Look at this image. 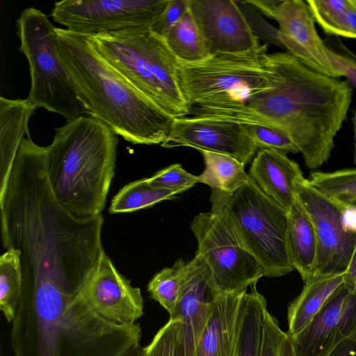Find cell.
Wrapping results in <instances>:
<instances>
[{
    "mask_svg": "<svg viewBox=\"0 0 356 356\" xmlns=\"http://www.w3.org/2000/svg\"><path fill=\"white\" fill-rule=\"evenodd\" d=\"M346 283L349 290L343 301L337 324L339 343L356 330V286Z\"/></svg>",
    "mask_w": 356,
    "mask_h": 356,
    "instance_id": "obj_35",
    "label": "cell"
},
{
    "mask_svg": "<svg viewBox=\"0 0 356 356\" xmlns=\"http://www.w3.org/2000/svg\"><path fill=\"white\" fill-rule=\"evenodd\" d=\"M257 148L270 149L296 154L298 149L282 129L259 123L243 124Z\"/></svg>",
    "mask_w": 356,
    "mask_h": 356,
    "instance_id": "obj_31",
    "label": "cell"
},
{
    "mask_svg": "<svg viewBox=\"0 0 356 356\" xmlns=\"http://www.w3.org/2000/svg\"><path fill=\"white\" fill-rule=\"evenodd\" d=\"M354 3L356 4V0H353Z\"/></svg>",
    "mask_w": 356,
    "mask_h": 356,
    "instance_id": "obj_46",
    "label": "cell"
},
{
    "mask_svg": "<svg viewBox=\"0 0 356 356\" xmlns=\"http://www.w3.org/2000/svg\"><path fill=\"white\" fill-rule=\"evenodd\" d=\"M181 323V320L170 319L150 343L142 348L140 356H180Z\"/></svg>",
    "mask_w": 356,
    "mask_h": 356,
    "instance_id": "obj_32",
    "label": "cell"
},
{
    "mask_svg": "<svg viewBox=\"0 0 356 356\" xmlns=\"http://www.w3.org/2000/svg\"><path fill=\"white\" fill-rule=\"evenodd\" d=\"M169 0H63L55 2L53 20L66 29L94 35L151 27Z\"/></svg>",
    "mask_w": 356,
    "mask_h": 356,
    "instance_id": "obj_11",
    "label": "cell"
},
{
    "mask_svg": "<svg viewBox=\"0 0 356 356\" xmlns=\"http://www.w3.org/2000/svg\"><path fill=\"white\" fill-rule=\"evenodd\" d=\"M221 213L259 264L264 277H282L294 270L288 250V212L251 178L232 195Z\"/></svg>",
    "mask_w": 356,
    "mask_h": 356,
    "instance_id": "obj_8",
    "label": "cell"
},
{
    "mask_svg": "<svg viewBox=\"0 0 356 356\" xmlns=\"http://www.w3.org/2000/svg\"><path fill=\"white\" fill-rule=\"evenodd\" d=\"M315 189L346 206L356 200V168L312 172L307 179Z\"/></svg>",
    "mask_w": 356,
    "mask_h": 356,
    "instance_id": "obj_28",
    "label": "cell"
},
{
    "mask_svg": "<svg viewBox=\"0 0 356 356\" xmlns=\"http://www.w3.org/2000/svg\"><path fill=\"white\" fill-rule=\"evenodd\" d=\"M149 182L154 187L181 193L199 183V177L185 170L181 165L175 163L156 172L149 178Z\"/></svg>",
    "mask_w": 356,
    "mask_h": 356,
    "instance_id": "obj_33",
    "label": "cell"
},
{
    "mask_svg": "<svg viewBox=\"0 0 356 356\" xmlns=\"http://www.w3.org/2000/svg\"><path fill=\"white\" fill-rule=\"evenodd\" d=\"M249 175L257 186L287 212L296 200V186L304 178L298 164L286 153L259 149L251 164Z\"/></svg>",
    "mask_w": 356,
    "mask_h": 356,
    "instance_id": "obj_18",
    "label": "cell"
},
{
    "mask_svg": "<svg viewBox=\"0 0 356 356\" xmlns=\"http://www.w3.org/2000/svg\"><path fill=\"white\" fill-rule=\"evenodd\" d=\"M22 275L18 252L8 249L0 257V309L11 323L20 298Z\"/></svg>",
    "mask_w": 356,
    "mask_h": 356,
    "instance_id": "obj_27",
    "label": "cell"
},
{
    "mask_svg": "<svg viewBox=\"0 0 356 356\" xmlns=\"http://www.w3.org/2000/svg\"><path fill=\"white\" fill-rule=\"evenodd\" d=\"M285 334L286 332L280 329L277 320L266 309L263 320L259 356H279Z\"/></svg>",
    "mask_w": 356,
    "mask_h": 356,
    "instance_id": "obj_34",
    "label": "cell"
},
{
    "mask_svg": "<svg viewBox=\"0 0 356 356\" xmlns=\"http://www.w3.org/2000/svg\"><path fill=\"white\" fill-rule=\"evenodd\" d=\"M272 86L228 108H193L188 115L259 123L284 131L311 170L327 161L347 118L353 88L316 72L287 52L270 54Z\"/></svg>",
    "mask_w": 356,
    "mask_h": 356,
    "instance_id": "obj_1",
    "label": "cell"
},
{
    "mask_svg": "<svg viewBox=\"0 0 356 356\" xmlns=\"http://www.w3.org/2000/svg\"><path fill=\"white\" fill-rule=\"evenodd\" d=\"M202 154L204 170L198 175L199 183L209 186L212 190L211 212L220 213L229 199L250 180L245 164L225 154L198 149Z\"/></svg>",
    "mask_w": 356,
    "mask_h": 356,
    "instance_id": "obj_21",
    "label": "cell"
},
{
    "mask_svg": "<svg viewBox=\"0 0 356 356\" xmlns=\"http://www.w3.org/2000/svg\"><path fill=\"white\" fill-rule=\"evenodd\" d=\"M280 1L281 0H250L244 1L252 8H254L258 11H260L266 17L273 19L275 9Z\"/></svg>",
    "mask_w": 356,
    "mask_h": 356,
    "instance_id": "obj_39",
    "label": "cell"
},
{
    "mask_svg": "<svg viewBox=\"0 0 356 356\" xmlns=\"http://www.w3.org/2000/svg\"><path fill=\"white\" fill-rule=\"evenodd\" d=\"M179 273V297L170 319L181 320L184 329L193 337L197 346L213 305L221 293L210 268L197 253L188 262L180 259Z\"/></svg>",
    "mask_w": 356,
    "mask_h": 356,
    "instance_id": "obj_16",
    "label": "cell"
},
{
    "mask_svg": "<svg viewBox=\"0 0 356 356\" xmlns=\"http://www.w3.org/2000/svg\"><path fill=\"white\" fill-rule=\"evenodd\" d=\"M344 281L356 286V245L346 271Z\"/></svg>",
    "mask_w": 356,
    "mask_h": 356,
    "instance_id": "obj_40",
    "label": "cell"
},
{
    "mask_svg": "<svg viewBox=\"0 0 356 356\" xmlns=\"http://www.w3.org/2000/svg\"><path fill=\"white\" fill-rule=\"evenodd\" d=\"M180 259L171 268H165L157 273L149 282L147 291L152 299L157 301L173 316L180 293Z\"/></svg>",
    "mask_w": 356,
    "mask_h": 356,
    "instance_id": "obj_30",
    "label": "cell"
},
{
    "mask_svg": "<svg viewBox=\"0 0 356 356\" xmlns=\"http://www.w3.org/2000/svg\"><path fill=\"white\" fill-rule=\"evenodd\" d=\"M278 24L277 39L287 53L309 69L341 79L332 58V49L319 36L306 1L281 0L273 19Z\"/></svg>",
    "mask_w": 356,
    "mask_h": 356,
    "instance_id": "obj_12",
    "label": "cell"
},
{
    "mask_svg": "<svg viewBox=\"0 0 356 356\" xmlns=\"http://www.w3.org/2000/svg\"><path fill=\"white\" fill-rule=\"evenodd\" d=\"M83 289H21L11 322L14 356H122L140 345V325L104 320L86 303Z\"/></svg>",
    "mask_w": 356,
    "mask_h": 356,
    "instance_id": "obj_2",
    "label": "cell"
},
{
    "mask_svg": "<svg viewBox=\"0 0 356 356\" xmlns=\"http://www.w3.org/2000/svg\"><path fill=\"white\" fill-rule=\"evenodd\" d=\"M142 350V347L140 345H138L132 349L127 351L124 355L122 356H140Z\"/></svg>",
    "mask_w": 356,
    "mask_h": 356,
    "instance_id": "obj_44",
    "label": "cell"
},
{
    "mask_svg": "<svg viewBox=\"0 0 356 356\" xmlns=\"http://www.w3.org/2000/svg\"><path fill=\"white\" fill-rule=\"evenodd\" d=\"M348 206L354 208L355 209H356V200H353L352 202H350L348 204Z\"/></svg>",
    "mask_w": 356,
    "mask_h": 356,
    "instance_id": "obj_45",
    "label": "cell"
},
{
    "mask_svg": "<svg viewBox=\"0 0 356 356\" xmlns=\"http://www.w3.org/2000/svg\"><path fill=\"white\" fill-rule=\"evenodd\" d=\"M164 40L178 60L196 63L209 56L204 38L189 8Z\"/></svg>",
    "mask_w": 356,
    "mask_h": 356,
    "instance_id": "obj_24",
    "label": "cell"
},
{
    "mask_svg": "<svg viewBox=\"0 0 356 356\" xmlns=\"http://www.w3.org/2000/svg\"><path fill=\"white\" fill-rule=\"evenodd\" d=\"M35 109L27 98L0 97V192L4 188L24 136L29 135V121Z\"/></svg>",
    "mask_w": 356,
    "mask_h": 356,
    "instance_id": "obj_20",
    "label": "cell"
},
{
    "mask_svg": "<svg viewBox=\"0 0 356 356\" xmlns=\"http://www.w3.org/2000/svg\"><path fill=\"white\" fill-rule=\"evenodd\" d=\"M279 356H296L291 337L287 333L282 340Z\"/></svg>",
    "mask_w": 356,
    "mask_h": 356,
    "instance_id": "obj_41",
    "label": "cell"
},
{
    "mask_svg": "<svg viewBox=\"0 0 356 356\" xmlns=\"http://www.w3.org/2000/svg\"><path fill=\"white\" fill-rule=\"evenodd\" d=\"M197 251L210 268L221 294L247 290L264 276L254 257L245 249L222 213H200L192 220Z\"/></svg>",
    "mask_w": 356,
    "mask_h": 356,
    "instance_id": "obj_9",
    "label": "cell"
},
{
    "mask_svg": "<svg viewBox=\"0 0 356 356\" xmlns=\"http://www.w3.org/2000/svg\"><path fill=\"white\" fill-rule=\"evenodd\" d=\"M188 8V0H169L159 19L150 29L164 38L171 28L180 19Z\"/></svg>",
    "mask_w": 356,
    "mask_h": 356,
    "instance_id": "obj_36",
    "label": "cell"
},
{
    "mask_svg": "<svg viewBox=\"0 0 356 356\" xmlns=\"http://www.w3.org/2000/svg\"><path fill=\"white\" fill-rule=\"evenodd\" d=\"M313 17L328 35L355 39L348 17L350 0H307Z\"/></svg>",
    "mask_w": 356,
    "mask_h": 356,
    "instance_id": "obj_29",
    "label": "cell"
},
{
    "mask_svg": "<svg viewBox=\"0 0 356 356\" xmlns=\"http://www.w3.org/2000/svg\"><path fill=\"white\" fill-rule=\"evenodd\" d=\"M296 195L316 234L317 255L312 277L345 274L356 245V229L347 217L348 207L323 195L305 177L296 184Z\"/></svg>",
    "mask_w": 356,
    "mask_h": 356,
    "instance_id": "obj_10",
    "label": "cell"
},
{
    "mask_svg": "<svg viewBox=\"0 0 356 356\" xmlns=\"http://www.w3.org/2000/svg\"><path fill=\"white\" fill-rule=\"evenodd\" d=\"M327 356H356V330L334 346Z\"/></svg>",
    "mask_w": 356,
    "mask_h": 356,
    "instance_id": "obj_38",
    "label": "cell"
},
{
    "mask_svg": "<svg viewBox=\"0 0 356 356\" xmlns=\"http://www.w3.org/2000/svg\"><path fill=\"white\" fill-rule=\"evenodd\" d=\"M338 50L332 49V58L336 67L347 82L356 88V54L341 41L337 45Z\"/></svg>",
    "mask_w": 356,
    "mask_h": 356,
    "instance_id": "obj_37",
    "label": "cell"
},
{
    "mask_svg": "<svg viewBox=\"0 0 356 356\" xmlns=\"http://www.w3.org/2000/svg\"><path fill=\"white\" fill-rule=\"evenodd\" d=\"M161 146H187L225 154L245 165L258 149L243 124L197 116L175 118L169 136Z\"/></svg>",
    "mask_w": 356,
    "mask_h": 356,
    "instance_id": "obj_13",
    "label": "cell"
},
{
    "mask_svg": "<svg viewBox=\"0 0 356 356\" xmlns=\"http://www.w3.org/2000/svg\"><path fill=\"white\" fill-rule=\"evenodd\" d=\"M16 26L19 50L29 65L28 100L36 108L61 115L67 122L88 115L60 56L56 27L44 13L33 7L20 13Z\"/></svg>",
    "mask_w": 356,
    "mask_h": 356,
    "instance_id": "obj_7",
    "label": "cell"
},
{
    "mask_svg": "<svg viewBox=\"0 0 356 356\" xmlns=\"http://www.w3.org/2000/svg\"><path fill=\"white\" fill-rule=\"evenodd\" d=\"M97 51L144 95L173 118L189 108L176 75L177 59L150 27L87 35Z\"/></svg>",
    "mask_w": 356,
    "mask_h": 356,
    "instance_id": "obj_5",
    "label": "cell"
},
{
    "mask_svg": "<svg viewBox=\"0 0 356 356\" xmlns=\"http://www.w3.org/2000/svg\"><path fill=\"white\" fill-rule=\"evenodd\" d=\"M82 296L100 317L117 325H131L143 315L140 289L131 285L103 251L97 269Z\"/></svg>",
    "mask_w": 356,
    "mask_h": 356,
    "instance_id": "obj_15",
    "label": "cell"
},
{
    "mask_svg": "<svg viewBox=\"0 0 356 356\" xmlns=\"http://www.w3.org/2000/svg\"><path fill=\"white\" fill-rule=\"evenodd\" d=\"M118 135L89 115L55 129L47 171L62 207L79 219L101 214L114 175Z\"/></svg>",
    "mask_w": 356,
    "mask_h": 356,
    "instance_id": "obj_4",
    "label": "cell"
},
{
    "mask_svg": "<svg viewBox=\"0 0 356 356\" xmlns=\"http://www.w3.org/2000/svg\"><path fill=\"white\" fill-rule=\"evenodd\" d=\"M348 290L343 281L308 324L298 334L289 335L296 356H327L339 343L337 324Z\"/></svg>",
    "mask_w": 356,
    "mask_h": 356,
    "instance_id": "obj_19",
    "label": "cell"
},
{
    "mask_svg": "<svg viewBox=\"0 0 356 356\" xmlns=\"http://www.w3.org/2000/svg\"><path fill=\"white\" fill-rule=\"evenodd\" d=\"M287 243L292 266L305 283L314 275L317 242L312 222L296 196L288 211Z\"/></svg>",
    "mask_w": 356,
    "mask_h": 356,
    "instance_id": "obj_22",
    "label": "cell"
},
{
    "mask_svg": "<svg viewBox=\"0 0 356 356\" xmlns=\"http://www.w3.org/2000/svg\"><path fill=\"white\" fill-rule=\"evenodd\" d=\"M176 75L189 110L244 104L270 88L274 79L265 44L243 53L212 54L196 63L177 60Z\"/></svg>",
    "mask_w": 356,
    "mask_h": 356,
    "instance_id": "obj_6",
    "label": "cell"
},
{
    "mask_svg": "<svg viewBox=\"0 0 356 356\" xmlns=\"http://www.w3.org/2000/svg\"><path fill=\"white\" fill-rule=\"evenodd\" d=\"M58 52L88 115L133 144L162 145L175 118L136 88L86 35L56 29Z\"/></svg>",
    "mask_w": 356,
    "mask_h": 356,
    "instance_id": "obj_3",
    "label": "cell"
},
{
    "mask_svg": "<svg viewBox=\"0 0 356 356\" xmlns=\"http://www.w3.org/2000/svg\"><path fill=\"white\" fill-rule=\"evenodd\" d=\"M180 193L152 186L149 178L132 181L114 196L109 213H120L135 211L151 207L161 201L169 200Z\"/></svg>",
    "mask_w": 356,
    "mask_h": 356,
    "instance_id": "obj_26",
    "label": "cell"
},
{
    "mask_svg": "<svg viewBox=\"0 0 356 356\" xmlns=\"http://www.w3.org/2000/svg\"><path fill=\"white\" fill-rule=\"evenodd\" d=\"M344 276L345 274L316 276L305 283L302 291L288 309L289 335L298 334L308 324L343 282Z\"/></svg>",
    "mask_w": 356,
    "mask_h": 356,
    "instance_id": "obj_23",
    "label": "cell"
},
{
    "mask_svg": "<svg viewBox=\"0 0 356 356\" xmlns=\"http://www.w3.org/2000/svg\"><path fill=\"white\" fill-rule=\"evenodd\" d=\"M353 136H354V152H353V158L354 163L356 165V106L355 108L353 118Z\"/></svg>",
    "mask_w": 356,
    "mask_h": 356,
    "instance_id": "obj_43",
    "label": "cell"
},
{
    "mask_svg": "<svg viewBox=\"0 0 356 356\" xmlns=\"http://www.w3.org/2000/svg\"><path fill=\"white\" fill-rule=\"evenodd\" d=\"M347 13L352 31L356 39V4L353 0H350Z\"/></svg>",
    "mask_w": 356,
    "mask_h": 356,
    "instance_id": "obj_42",
    "label": "cell"
},
{
    "mask_svg": "<svg viewBox=\"0 0 356 356\" xmlns=\"http://www.w3.org/2000/svg\"><path fill=\"white\" fill-rule=\"evenodd\" d=\"M247 290L220 294L198 342L195 356H236Z\"/></svg>",
    "mask_w": 356,
    "mask_h": 356,
    "instance_id": "obj_17",
    "label": "cell"
},
{
    "mask_svg": "<svg viewBox=\"0 0 356 356\" xmlns=\"http://www.w3.org/2000/svg\"><path fill=\"white\" fill-rule=\"evenodd\" d=\"M264 297L252 286L245 294V311L236 356H259L264 313Z\"/></svg>",
    "mask_w": 356,
    "mask_h": 356,
    "instance_id": "obj_25",
    "label": "cell"
},
{
    "mask_svg": "<svg viewBox=\"0 0 356 356\" xmlns=\"http://www.w3.org/2000/svg\"><path fill=\"white\" fill-rule=\"evenodd\" d=\"M188 8L209 56L243 53L261 44L237 1L188 0Z\"/></svg>",
    "mask_w": 356,
    "mask_h": 356,
    "instance_id": "obj_14",
    "label": "cell"
}]
</instances>
